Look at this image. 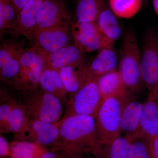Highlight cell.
I'll return each mask as SVG.
<instances>
[{
  "instance_id": "12",
  "label": "cell",
  "mask_w": 158,
  "mask_h": 158,
  "mask_svg": "<svg viewBox=\"0 0 158 158\" xmlns=\"http://www.w3.org/2000/svg\"><path fill=\"white\" fill-rule=\"evenodd\" d=\"M69 18L68 10L62 1L44 0L37 15L35 31L64 25L69 23Z\"/></svg>"
},
{
  "instance_id": "15",
  "label": "cell",
  "mask_w": 158,
  "mask_h": 158,
  "mask_svg": "<svg viewBox=\"0 0 158 158\" xmlns=\"http://www.w3.org/2000/svg\"><path fill=\"white\" fill-rule=\"evenodd\" d=\"M44 0H31L18 13L12 31L29 39L37 27V15Z\"/></svg>"
},
{
  "instance_id": "7",
  "label": "cell",
  "mask_w": 158,
  "mask_h": 158,
  "mask_svg": "<svg viewBox=\"0 0 158 158\" xmlns=\"http://www.w3.org/2000/svg\"><path fill=\"white\" fill-rule=\"evenodd\" d=\"M102 101L97 79L91 78L69 98L61 119L76 115L94 117Z\"/></svg>"
},
{
  "instance_id": "33",
  "label": "cell",
  "mask_w": 158,
  "mask_h": 158,
  "mask_svg": "<svg viewBox=\"0 0 158 158\" xmlns=\"http://www.w3.org/2000/svg\"><path fill=\"white\" fill-rule=\"evenodd\" d=\"M68 155V158H95L93 155L85 153H69Z\"/></svg>"
},
{
  "instance_id": "8",
  "label": "cell",
  "mask_w": 158,
  "mask_h": 158,
  "mask_svg": "<svg viewBox=\"0 0 158 158\" xmlns=\"http://www.w3.org/2000/svg\"><path fill=\"white\" fill-rule=\"evenodd\" d=\"M59 122L50 123L28 119L20 130L14 135L15 140L30 141L45 148L54 147L59 134Z\"/></svg>"
},
{
  "instance_id": "24",
  "label": "cell",
  "mask_w": 158,
  "mask_h": 158,
  "mask_svg": "<svg viewBox=\"0 0 158 158\" xmlns=\"http://www.w3.org/2000/svg\"><path fill=\"white\" fill-rule=\"evenodd\" d=\"M104 6L103 0H78L75 10L76 21L79 23L96 21Z\"/></svg>"
},
{
  "instance_id": "29",
  "label": "cell",
  "mask_w": 158,
  "mask_h": 158,
  "mask_svg": "<svg viewBox=\"0 0 158 158\" xmlns=\"http://www.w3.org/2000/svg\"><path fill=\"white\" fill-rule=\"evenodd\" d=\"M139 135L143 137L146 142L150 154L152 158H158V136Z\"/></svg>"
},
{
  "instance_id": "20",
  "label": "cell",
  "mask_w": 158,
  "mask_h": 158,
  "mask_svg": "<svg viewBox=\"0 0 158 158\" xmlns=\"http://www.w3.org/2000/svg\"><path fill=\"white\" fill-rule=\"evenodd\" d=\"M97 82L102 100L110 97L131 94L125 87L118 69L99 77Z\"/></svg>"
},
{
  "instance_id": "18",
  "label": "cell",
  "mask_w": 158,
  "mask_h": 158,
  "mask_svg": "<svg viewBox=\"0 0 158 158\" xmlns=\"http://www.w3.org/2000/svg\"><path fill=\"white\" fill-rule=\"evenodd\" d=\"M139 134L158 136V95L156 92L148 94L143 102Z\"/></svg>"
},
{
  "instance_id": "23",
  "label": "cell",
  "mask_w": 158,
  "mask_h": 158,
  "mask_svg": "<svg viewBox=\"0 0 158 158\" xmlns=\"http://www.w3.org/2000/svg\"><path fill=\"white\" fill-rule=\"evenodd\" d=\"M28 120L27 111L23 99L16 98L9 112L5 127L0 133L15 134L20 130Z\"/></svg>"
},
{
  "instance_id": "26",
  "label": "cell",
  "mask_w": 158,
  "mask_h": 158,
  "mask_svg": "<svg viewBox=\"0 0 158 158\" xmlns=\"http://www.w3.org/2000/svg\"><path fill=\"white\" fill-rule=\"evenodd\" d=\"M143 0H109L110 8L117 17L130 19L141 10Z\"/></svg>"
},
{
  "instance_id": "31",
  "label": "cell",
  "mask_w": 158,
  "mask_h": 158,
  "mask_svg": "<svg viewBox=\"0 0 158 158\" xmlns=\"http://www.w3.org/2000/svg\"><path fill=\"white\" fill-rule=\"evenodd\" d=\"M11 145L8 140L1 134L0 135V156L1 158H10Z\"/></svg>"
},
{
  "instance_id": "5",
  "label": "cell",
  "mask_w": 158,
  "mask_h": 158,
  "mask_svg": "<svg viewBox=\"0 0 158 158\" xmlns=\"http://www.w3.org/2000/svg\"><path fill=\"white\" fill-rule=\"evenodd\" d=\"M131 94L102 100L95 115L97 130L101 143L120 135V122L125 100Z\"/></svg>"
},
{
  "instance_id": "13",
  "label": "cell",
  "mask_w": 158,
  "mask_h": 158,
  "mask_svg": "<svg viewBox=\"0 0 158 158\" xmlns=\"http://www.w3.org/2000/svg\"><path fill=\"white\" fill-rule=\"evenodd\" d=\"M143 108V102L138 97L130 95L126 98L120 122L122 135L131 140L139 135Z\"/></svg>"
},
{
  "instance_id": "27",
  "label": "cell",
  "mask_w": 158,
  "mask_h": 158,
  "mask_svg": "<svg viewBox=\"0 0 158 158\" xmlns=\"http://www.w3.org/2000/svg\"><path fill=\"white\" fill-rule=\"evenodd\" d=\"M17 15L11 0H0L1 37L6 31L12 30Z\"/></svg>"
},
{
  "instance_id": "17",
  "label": "cell",
  "mask_w": 158,
  "mask_h": 158,
  "mask_svg": "<svg viewBox=\"0 0 158 158\" xmlns=\"http://www.w3.org/2000/svg\"><path fill=\"white\" fill-rule=\"evenodd\" d=\"M118 61L113 46L102 48L98 51L93 60L87 63L90 77L97 79L106 74L117 70Z\"/></svg>"
},
{
  "instance_id": "28",
  "label": "cell",
  "mask_w": 158,
  "mask_h": 158,
  "mask_svg": "<svg viewBox=\"0 0 158 158\" xmlns=\"http://www.w3.org/2000/svg\"><path fill=\"white\" fill-rule=\"evenodd\" d=\"M129 158H152L144 138L138 135L131 140Z\"/></svg>"
},
{
  "instance_id": "21",
  "label": "cell",
  "mask_w": 158,
  "mask_h": 158,
  "mask_svg": "<svg viewBox=\"0 0 158 158\" xmlns=\"http://www.w3.org/2000/svg\"><path fill=\"white\" fill-rule=\"evenodd\" d=\"M131 140L122 135L102 142L95 158H129Z\"/></svg>"
},
{
  "instance_id": "4",
  "label": "cell",
  "mask_w": 158,
  "mask_h": 158,
  "mask_svg": "<svg viewBox=\"0 0 158 158\" xmlns=\"http://www.w3.org/2000/svg\"><path fill=\"white\" fill-rule=\"evenodd\" d=\"M23 98L28 119L56 123L62 119L64 111L62 102L40 87L33 93Z\"/></svg>"
},
{
  "instance_id": "11",
  "label": "cell",
  "mask_w": 158,
  "mask_h": 158,
  "mask_svg": "<svg viewBox=\"0 0 158 158\" xmlns=\"http://www.w3.org/2000/svg\"><path fill=\"white\" fill-rule=\"evenodd\" d=\"M23 48L13 40L3 41L0 46V79L14 88L20 70V57Z\"/></svg>"
},
{
  "instance_id": "22",
  "label": "cell",
  "mask_w": 158,
  "mask_h": 158,
  "mask_svg": "<svg viewBox=\"0 0 158 158\" xmlns=\"http://www.w3.org/2000/svg\"><path fill=\"white\" fill-rule=\"evenodd\" d=\"M116 17L110 8L104 6L95 21L102 34L114 44L120 38L122 33Z\"/></svg>"
},
{
  "instance_id": "9",
  "label": "cell",
  "mask_w": 158,
  "mask_h": 158,
  "mask_svg": "<svg viewBox=\"0 0 158 158\" xmlns=\"http://www.w3.org/2000/svg\"><path fill=\"white\" fill-rule=\"evenodd\" d=\"M71 33L74 44L85 53L114 46V44L102 34L95 22L75 21L72 24Z\"/></svg>"
},
{
  "instance_id": "34",
  "label": "cell",
  "mask_w": 158,
  "mask_h": 158,
  "mask_svg": "<svg viewBox=\"0 0 158 158\" xmlns=\"http://www.w3.org/2000/svg\"><path fill=\"white\" fill-rule=\"evenodd\" d=\"M153 6L155 11L158 16V0H153Z\"/></svg>"
},
{
  "instance_id": "25",
  "label": "cell",
  "mask_w": 158,
  "mask_h": 158,
  "mask_svg": "<svg viewBox=\"0 0 158 158\" xmlns=\"http://www.w3.org/2000/svg\"><path fill=\"white\" fill-rule=\"evenodd\" d=\"M10 143V158H40L45 148L30 141L15 140Z\"/></svg>"
},
{
  "instance_id": "32",
  "label": "cell",
  "mask_w": 158,
  "mask_h": 158,
  "mask_svg": "<svg viewBox=\"0 0 158 158\" xmlns=\"http://www.w3.org/2000/svg\"><path fill=\"white\" fill-rule=\"evenodd\" d=\"M31 0H11V2L14 6L17 14Z\"/></svg>"
},
{
  "instance_id": "19",
  "label": "cell",
  "mask_w": 158,
  "mask_h": 158,
  "mask_svg": "<svg viewBox=\"0 0 158 158\" xmlns=\"http://www.w3.org/2000/svg\"><path fill=\"white\" fill-rule=\"evenodd\" d=\"M40 87L46 92L57 97L64 106L69 100V96L62 83L59 71L46 66L40 77Z\"/></svg>"
},
{
  "instance_id": "6",
  "label": "cell",
  "mask_w": 158,
  "mask_h": 158,
  "mask_svg": "<svg viewBox=\"0 0 158 158\" xmlns=\"http://www.w3.org/2000/svg\"><path fill=\"white\" fill-rule=\"evenodd\" d=\"M141 70L148 94L155 92L158 81V32L154 28L146 31L141 52Z\"/></svg>"
},
{
  "instance_id": "1",
  "label": "cell",
  "mask_w": 158,
  "mask_h": 158,
  "mask_svg": "<svg viewBox=\"0 0 158 158\" xmlns=\"http://www.w3.org/2000/svg\"><path fill=\"white\" fill-rule=\"evenodd\" d=\"M59 123V138L53 147L63 150L68 153L96 154L102 143L99 138L94 117L73 116L61 119Z\"/></svg>"
},
{
  "instance_id": "14",
  "label": "cell",
  "mask_w": 158,
  "mask_h": 158,
  "mask_svg": "<svg viewBox=\"0 0 158 158\" xmlns=\"http://www.w3.org/2000/svg\"><path fill=\"white\" fill-rule=\"evenodd\" d=\"M44 55L47 66L58 70L69 65L86 63L85 53L74 44Z\"/></svg>"
},
{
  "instance_id": "2",
  "label": "cell",
  "mask_w": 158,
  "mask_h": 158,
  "mask_svg": "<svg viewBox=\"0 0 158 158\" xmlns=\"http://www.w3.org/2000/svg\"><path fill=\"white\" fill-rule=\"evenodd\" d=\"M118 70L127 90L139 97L145 89L141 70V52L135 32L128 30L123 34Z\"/></svg>"
},
{
  "instance_id": "35",
  "label": "cell",
  "mask_w": 158,
  "mask_h": 158,
  "mask_svg": "<svg viewBox=\"0 0 158 158\" xmlns=\"http://www.w3.org/2000/svg\"><path fill=\"white\" fill-rule=\"evenodd\" d=\"M155 92H156V93L157 94V95H158V81L157 83V85L156 88V91Z\"/></svg>"
},
{
  "instance_id": "3",
  "label": "cell",
  "mask_w": 158,
  "mask_h": 158,
  "mask_svg": "<svg viewBox=\"0 0 158 158\" xmlns=\"http://www.w3.org/2000/svg\"><path fill=\"white\" fill-rule=\"evenodd\" d=\"M20 62L19 74L14 88L24 97L40 88V77L47 65L44 55L33 47L23 48Z\"/></svg>"
},
{
  "instance_id": "16",
  "label": "cell",
  "mask_w": 158,
  "mask_h": 158,
  "mask_svg": "<svg viewBox=\"0 0 158 158\" xmlns=\"http://www.w3.org/2000/svg\"><path fill=\"white\" fill-rule=\"evenodd\" d=\"M58 71L69 98L92 78L87 63L69 65Z\"/></svg>"
},
{
  "instance_id": "30",
  "label": "cell",
  "mask_w": 158,
  "mask_h": 158,
  "mask_svg": "<svg viewBox=\"0 0 158 158\" xmlns=\"http://www.w3.org/2000/svg\"><path fill=\"white\" fill-rule=\"evenodd\" d=\"M40 158H68L67 152L56 147L44 148Z\"/></svg>"
},
{
  "instance_id": "10",
  "label": "cell",
  "mask_w": 158,
  "mask_h": 158,
  "mask_svg": "<svg viewBox=\"0 0 158 158\" xmlns=\"http://www.w3.org/2000/svg\"><path fill=\"white\" fill-rule=\"evenodd\" d=\"M71 35L67 23L52 28L36 31L29 39L32 47L43 54H47L70 44Z\"/></svg>"
}]
</instances>
